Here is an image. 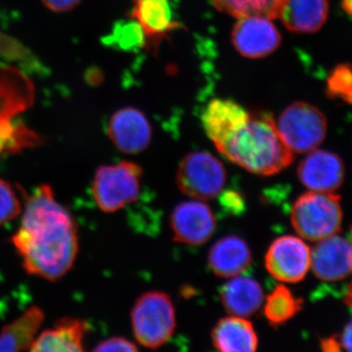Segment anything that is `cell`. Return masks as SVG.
<instances>
[{"label":"cell","mask_w":352,"mask_h":352,"mask_svg":"<svg viewBox=\"0 0 352 352\" xmlns=\"http://www.w3.org/2000/svg\"><path fill=\"white\" fill-rule=\"evenodd\" d=\"M11 241L25 270L50 281L65 276L78 256L75 219L47 184L41 185L28 199L21 226Z\"/></svg>","instance_id":"cell-1"},{"label":"cell","mask_w":352,"mask_h":352,"mask_svg":"<svg viewBox=\"0 0 352 352\" xmlns=\"http://www.w3.org/2000/svg\"><path fill=\"white\" fill-rule=\"evenodd\" d=\"M229 161L254 175H274L293 163L294 152L266 113H251L245 126L220 147Z\"/></svg>","instance_id":"cell-2"},{"label":"cell","mask_w":352,"mask_h":352,"mask_svg":"<svg viewBox=\"0 0 352 352\" xmlns=\"http://www.w3.org/2000/svg\"><path fill=\"white\" fill-rule=\"evenodd\" d=\"M340 197L328 192L309 191L298 197L291 210V223L298 235L318 242L342 229Z\"/></svg>","instance_id":"cell-3"},{"label":"cell","mask_w":352,"mask_h":352,"mask_svg":"<svg viewBox=\"0 0 352 352\" xmlns=\"http://www.w3.org/2000/svg\"><path fill=\"white\" fill-rule=\"evenodd\" d=\"M134 337L141 346L159 349L173 337L176 327L175 309L170 296L147 292L138 298L131 311Z\"/></svg>","instance_id":"cell-4"},{"label":"cell","mask_w":352,"mask_h":352,"mask_svg":"<svg viewBox=\"0 0 352 352\" xmlns=\"http://www.w3.org/2000/svg\"><path fill=\"white\" fill-rule=\"evenodd\" d=\"M142 168L132 162L101 166L95 173L92 193L104 212H115L138 200Z\"/></svg>","instance_id":"cell-5"},{"label":"cell","mask_w":352,"mask_h":352,"mask_svg":"<svg viewBox=\"0 0 352 352\" xmlns=\"http://www.w3.org/2000/svg\"><path fill=\"white\" fill-rule=\"evenodd\" d=\"M276 126L292 151L308 153L323 142L328 122L318 108L307 102H296L281 113Z\"/></svg>","instance_id":"cell-6"},{"label":"cell","mask_w":352,"mask_h":352,"mask_svg":"<svg viewBox=\"0 0 352 352\" xmlns=\"http://www.w3.org/2000/svg\"><path fill=\"white\" fill-rule=\"evenodd\" d=\"M176 183L185 195L196 200H212L226 186V168L210 153L192 152L180 162Z\"/></svg>","instance_id":"cell-7"},{"label":"cell","mask_w":352,"mask_h":352,"mask_svg":"<svg viewBox=\"0 0 352 352\" xmlns=\"http://www.w3.org/2000/svg\"><path fill=\"white\" fill-rule=\"evenodd\" d=\"M265 267L278 281L298 283L310 270L309 247L295 236L278 238L266 252Z\"/></svg>","instance_id":"cell-8"},{"label":"cell","mask_w":352,"mask_h":352,"mask_svg":"<svg viewBox=\"0 0 352 352\" xmlns=\"http://www.w3.org/2000/svg\"><path fill=\"white\" fill-rule=\"evenodd\" d=\"M231 39L235 50L244 57L258 59L272 54L281 44V34L272 19L263 16L239 18Z\"/></svg>","instance_id":"cell-9"},{"label":"cell","mask_w":352,"mask_h":352,"mask_svg":"<svg viewBox=\"0 0 352 352\" xmlns=\"http://www.w3.org/2000/svg\"><path fill=\"white\" fill-rule=\"evenodd\" d=\"M217 226L212 208L201 200L184 201L178 204L170 215L173 240L182 244H205Z\"/></svg>","instance_id":"cell-10"},{"label":"cell","mask_w":352,"mask_h":352,"mask_svg":"<svg viewBox=\"0 0 352 352\" xmlns=\"http://www.w3.org/2000/svg\"><path fill=\"white\" fill-rule=\"evenodd\" d=\"M346 166L339 155L325 150L308 152L298 168V177L309 191L336 193L342 186Z\"/></svg>","instance_id":"cell-11"},{"label":"cell","mask_w":352,"mask_h":352,"mask_svg":"<svg viewBox=\"0 0 352 352\" xmlns=\"http://www.w3.org/2000/svg\"><path fill=\"white\" fill-rule=\"evenodd\" d=\"M310 268L324 282H339L352 272L351 242L336 235L318 241L310 250Z\"/></svg>","instance_id":"cell-12"},{"label":"cell","mask_w":352,"mask_h":352,"mask_svg":"<svg viewBox=\"0 0 352 352\" xmlns=\"http://www.w3.org/2000/svg\"><path fill=\"white\" fill-rule=\"evenodd\" d=\"M109 138L124 154H138L147 149L152 138V127L144 113L135 108L117 111L108 124Z\"/></svg>","instance_id":"cell-13"},{"label":"cell","mask_w":352,"mask_h":352,"mask_svg":"<svg viewBox=\"0 0 352 352\" xmlns=\"http://www.w3.org/2000/svg\"><path fill=\"white\" fill-rule=\"evenodd\" d=\"M250 116L251 113L236 102L214 99L204 110L201 119L206 133L219 150L245 126Z\"/></svg>","instance_id":"cell-14"},{"label":"cell","mask_w":352,"mask_h":352,"mask_svg":"<svg viewBox=\"0 0 352 352\" xmlns=\"http://www.w3.org/2000/svg\"><path fill=\"white\" fill-rule=\"evenodd\" d=\"M132 19L142 28L147 43L157 46L170 32L179 29L170 0H132Z\"/></svg>","instance_id":"cell-15"},{"label":"cell","mask_w":352,"mask_h":352,"mask_svg":"<svg viewBox=\"0 0 352 352\" xmlns=\"http://www.w3.org/2000/svg\"><path fill=\"white\" fill-rule=\"evenodd\" d=\"M252 251L239 236L230 235L217 241L208 256V266L220 278H232L250 267Z\"/></svg>","instance_id":"cell-16"},{"label":"cell","mask_w":352,"mask_h":352,"mask_svg":"<svg viewBox=\"0 0 352 352\" xmlns=\"http://www.w3.org/2000/svg\"><path fill=\"white\" fill-rule=\"evenodd\" d=\"M329 0H283L279 18L289 31L314 34L327 22Z\"/></svg>","instance_id":"cell-17"},{"label":"cell","mask_w":352,"mask_h":352,"mask_svg":"<svg viewBox=\"0 0 352 352\" xmlns=\"http://www.w3.org/2000/svg\"><path fill=\"white\" fill-rule=\"evenodd\" d=\"M263 289L256 280L249 277H232L220 291V300L227 314L233 316L251 317L263 307Z\"/></svg>","instance_id":"cell-18"},{"label":"cell","mask_w":352,"mask_h":352,"mask_svg":"<svg viewBox=\"0 0 352 352\" xmlns=\"http://www.w3.org/2000/svg\"><path fill=\"white\" fill-rule=\"evenodd\" d=\"M212 344L222 352H254L258 349V335L252 322L244 317L220 319L212 331Z\"/></svg>","instance_id":"cell-19"},{"label":"cell","mask_w":352,"mask_h":352,"mask_svg":"<svg viewBox=\"0 0 352 352\" xmlns=\"http://www.w3.org/2000/svg\"><path fill=\"white\" fill-rule=\"evenodd\" d=\"M88 331L87 322L80 319H60L54 327L44 331L36 338L31 351H85L83 339Z\"/></svg>","instance_id":"cell-20"},{"label":"cell","mask_w":352,"mask_h":352,"mask_svg":"<svg viewBox=\"0 0 352 352\" xmlns=\"http://www.w3.org/2000/svg\"><path fill=\"white\" fill-rule=\"evenodd\" d=\"M44 314L38 307H32L0 333V351H23L31 349L36 339Z\"/></svg>","instance_id":"cell-21"},{"label":"cell","mask_w":352,"mask_h":352,"mask_svg":"<svg viewBox=\"0 0 352 352\" xmlns=\"http://www.w3.org/2000/svg\"><path fill=\"white\" fill-rule=\"evenodd\" d=\"M303 300L296 298L284 285H278L267 296L263 312L273 326L283 325L302 310Z\"/></svg>","instance_id":"cell-22"},{"label":"cell","mask_w":352,"mask_h":352,"mask_svg":"<svg viewBox=\"0 0 352 352\" xmlns=\"http://www.w3.org/2000/svg\"><path fill=\"white\" fill-rule=\"evenodd\" d=\"M219 10L233 17L263 16L277 19L283 0H210Z\"/></svg>","instance_id":"cell-23"},{"label":"cell","mask_w":352,"mask_h":352,"mask_svg":"<svg viewBox=\"0 0 352 352\" xmlns=\"http://www.w3.org/2000/svg\"><path fill=\"white\" fill-rule=\"evenodd\" d=\"M112 41L124 50H140L147 44L142 28L134 20L118 24L113 31Z\"/></svg>","instance_id":"cell-24"},{"label":"cell","mask_w":352,"mask_h":352,"mask_svg":"<svg viewBox=\"0 0 352 352\" xmlns=\"http://www.w3.org/2000/svg\"><path fill=\"white\" fill-rule=\"evenodd\" d=\"M352 92V68L349 65H338L327 80L326 94L330 98L344 100Z\"/></svg>","instance_id":"cell-25"},{"label":"cell","mask_w":352,"mask_h":352,"mask_svg":"<svg viewBox=\"0 0 352 352\" xmlns=\"http://www.w3.org/2000/svg\"><path fill=\"white\" fill-rule=\"evenodd\" d=\"M22 212V204L10 183L0 179V226L12 221Z\"/></svg>","instance_id":"cell-26"},{"label":"cell","mask_w":352,"mask_h":352,"mask_svg":"<svg viewBox=\"0 0 352 352\" xmlns=\"http://www.w3.org/2000/svg\"><path fill=\"white\" fill-rule=\"evenodd\" d=\"M138 349L133 342L124 338L116 337L100 342L94 351H138Z\"/></svg>","instance_id":"cell-27"},{"label":"cell","mask_w":352,"mask_h":352,"mask_svg":"<svg viewBox=\"0 0 352 352\" xmlns=\"http://www.w3.org/2000/svg\"><path fill=\"white\" fill-rule=\"evenodd\" d=\"M44 6L54 12H67L78 6L82 0H41Z\"/></svg>","instance_id":"cell-28"},{"label":"cell","mask_w":352,"mask_h":352,"mask_svg":"<svg viewBox=\"0 0 352 352\" xmlns=\"http://www.w3.org/2000/svg\"><path fill=\"white\" fill-rule=\"evenodd\" d=\"M339 342L342 349L352 351V321L344 327Z\"/></svg>","instance_id":"cell-29"},{"label":"cell","mask_w":352,"mask_h":352,"mask_svg":"<svg viewBox=\"0 0 352 352\" xmlns=\"http://www.w3.org/2000/svg\"><path fill=\"white\" fill-rule=\"evenodd\" d=\"M321 347L324 351H340L342 349L340 342L336 337L321 340Z\"/></svg>","instance_id":"cell-30"},{"label":"cell","mask_w":352,"mask_h":352,"mask_svg":"<svg viewBox=\"0 0 352 352\" xmlns=\"http://www.w3.org/2000/svg\"><path fill=\"white\" fill-rule=\"evenodd\" d=\"M224 204H226L228 207L235 208V210L243 207L242 198H241V196L238 195L237 193H228V195L226 197V203Z\"/></svg>","instance_id":"cell-31"},{"label":"cell","mask_w":352,"mask_h":352,"mask_svg":"<svg viewBox=\"0 0 352 352\" xmlns=\"http://www.w3.org/2000/svg\"><path fill=\"white\" fill-rule=\"evenodd\" d=\"M342 8L347 15L352 16V0H342Z\"/></svg>","instance_id":"cell-32"},{"label":"cell","mask_w":352,"mask_h":352,"mask_svg":"<svg viewBox=\"0 0 352 352\" xmlns=\"http://www.w3.org/2000/svg\"><path fill=\"white\" fill-rule=\"evenodd\" d=\"M351 248H352V227H351ZM346 305H349V307H352V283L351 285V288H349V293H347V296L346 298Z\"/></svg>","instance_id":"cell-33"}]
</instances>
